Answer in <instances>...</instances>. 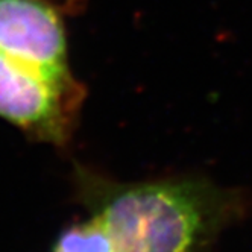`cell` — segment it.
<instances>
[{
	"instance_id": "obj_3",
	"label": "cell",
	"mask_w": 252,
	"mask_h": 252,
	"mask_svg": "<svg viewBox=\"0 0 252 252\" xmlns=\"http://www.w3.org/2000/svg\"><path fill=\"white\" fill-rule=\"evenodd\" d=\"M76 0H0V53L50 75H70L67 17Z\"/></svg>"
},
{
	"instance_id": "obj_1",
	"label": "cell",
	"mask_w": 252,
	"mask_h": 252,
	"mask_svg": "<svg viewBox=\"0 0 252 252\" xmlns=\"http://www.w3.org/2000/svg\"><path fill=\"white\" fill-rule=\"evenodd\" d=\"M76 179L120 252H197L222 219L220 191L196 178L117 183L79 169Z\"/></svg>"
},
{
	"instance_id": "obj_2",
	"label": "cell",
	"mask_w": 252,
	"mask_h": 252,
	"mask_svg": "<svg viewBox=\"0 0 252 252\" xmlns=\"http://www.w3.org/2000/svg\"><path fill=\"white\" fill-rule=\"evenodd\" d=\"M85 97V85L73 73L50 75L0 53V117L28 137L65 146Z\"/></svg>"
},
{
	"instance_id": "obj_4",
	"label": "cell",
	"mask_w": 252,
	"mask_h": 252,
	"mask_svg": "<svg viewBox=\"0 0 252 252\" xmlns=\"http://www.w3.org/2000/svg\"><path fill=\"white\" fill-rule=\"evenodd\" d=\"M52 252H120L119 246L106 225L94 214L90 219L68 226Z\"/></svg>"
}]
</instances>
